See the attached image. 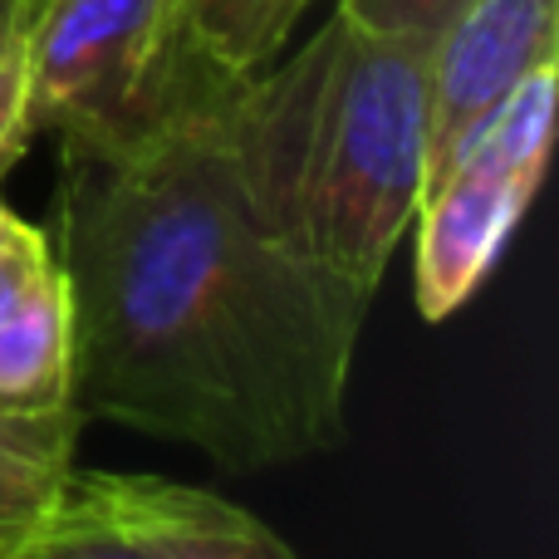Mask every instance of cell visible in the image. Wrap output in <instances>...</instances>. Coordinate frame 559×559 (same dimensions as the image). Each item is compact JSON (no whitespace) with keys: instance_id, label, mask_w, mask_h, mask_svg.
<instances>
[{"instance_id":"cell-1","label":"cell","mask_w":559,"mask_h":559,"mask_svg":"<svg viewBox=\"0 0 559 559\" xmlns=\"http://www.w3.org/2000/svg\"><path fill=\"white\" fill-rule=\"evenodd\" d=\"M241 79L202 49L153 128L59 143L49 246L74 299L69 403L222 472H271L344 447L368 305L255 216L236 163Z\"/></svg>"},{"instance_id":"cell-2","label":"cell","mask_w":559,"mask_h":559,"mask_svg":"<svg viewBox=\"0 0 559 559\" xmlns=\"http://www.w3.org/2000/svg\"><path fill=\"white\" fill-rule=\"evenodd\" d=\"M427 35L329 15L236 88V163L265 231L373 305L427 187Z\"/></svg>"},{"instance_id":"cell-3","label":"cell","mask_w":559,"mask_h":559,"mask_svg":"<svg viewBox=\"0 0 559 559\" xmlns=\"http://www.w3.org/2000/svg\"><path fill=\"white\" fill-rule=\"evenodd\" d=\"M15 20L29 138L128 143L167 114L202 55L182 0H29Z\"/></svg>"},{"instance_id":"cell-4","label":"cell","mask_w":559,"mask_h":559,"mask_svg":"<svg viewBox=\"0 0 559 559\" xmlns=\"http://www.w3.org/2000/svg\"><path fill=\"white\" fill-rule=\"evenodd\" d=\"M555 138V64L535 69L423 187L413 299L423 319H447L491 280L515 226L545 182Z\"/></svg>"},{"instance_id":"cell-5","label":"cell","mask_w":559,"mask_h":559,"mask_svg":"<svg viewBox=\"0 0 559 559\" xmlns=\"http://www.w3.org/2000/svg\"><path fill=\"white\" fill-rule=\"evenodd\" d=\"M559 59V0H472L432 35L427 59V182L456 147Z\"/></svg>"},{"instance_id":"cell-6","label":"cell","mask_w":559,"mask_h":559,"mask_svg":"<svg viewBox=\"0 0 559 559\" xmlns=\"http://www.w3.org/2000/svg\"><path fill=\"white\" fill-rule=\"evenodd\" d=\"M74 383V299L55 246L0 202V413L64 407Z\"/></svg>"},{"instance_id":"cell-7","label":"cell","mask_w":559,"mask_h":559,"mask_svg":"<svg viewBox=\"0 0 559 559\" xmlns=\"http://www.w3.org/2000/svg\"><path fill=\"white\" fill-rule=\"evenodd\" d=\"M104 486L138 525L153 559H299L261 515L206 486L147 472H104Z\"/></svg>"},{"instance_id":"cell-8","label":"cell","mask_w":559,"mask_h":559,"mask_svg":"<svg viewBox=\"0 0 559 559\" xmlns=\"http://www.w3.org/2000/svg\"><path fill=\"white\" fill-rule=\"evenodd\" d=\"M84 423L74 403L0 413V550L35 531L69 491Z\"/></svg>"},{"instance_id":"cell-9","label":"cell","mask_w":559,"mask_h":559,"mask_svg":"<svg viewBox=\"0 0 559 559\" xmlns=\"http://www.w3.org/2000/svg\"><path fill=\"white\" fill-rule=\"evenodd\" d=\"M0 559H153V550L108 496L104 472H74L55 511Z\"/></svg>"},{"instance_id":"cell-10","label":"cell","mask_w":559,"mask_h":559,"mask_svg":"<svg viewBox=\"0 0 559 559\" xmlns=\"http://www.w3.org/2000/svg\"><path fill=\"white\" fill-rule=\"evenodd\" d=\"M192 39L231 74H261L285 55L314 0H182Z\"/></svg>"},{"instance_id":"cell-11","label":"cell","mask_w":559,"mask_h":559,"mask_svg":"<svg viewBox=\"0 0 559 559\" xmlns=\"http://www.w3.org/2000/svg\"><path fill=\"white\" fill-rule=\"evenodd\" d=\"M462 5H472V0H338L334 10L368 29H383V35H427L432 39Z\"/></svg>"},{"instance_id":"cell-12","label":"cell","mask_w":559,"mask_h":559,"mask_svg":"<svg viewBox=\"0 0 559 559\" xmlns=\"http://www.w3.org/2000/svg\"><path fill=\"white\" fill-rule=\"evenodd\" d=\"M35 138L25 133V79H20V20L0 15V173Z\"/></svg>"},{"instance_id":"cell-13","label":"cell","mask_w":559,"mask_h":559,"mask_svg":"<svg viewBox=\"0 0 559 559\" xmlns=\"http://www.w3.org/2000/svg\"><path fill=\"white\" fill-rule=\"evenodd\" d=\"M29 0H0V15H15V10H25Z\"/></svg>"}]
</instances>
